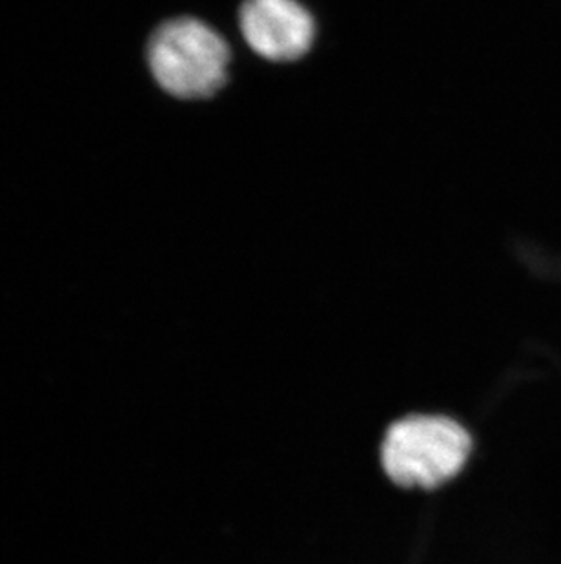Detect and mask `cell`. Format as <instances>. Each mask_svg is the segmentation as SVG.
<instances>
[{
    "label": "cell",
    "instance_id": "1",
    "mask_svg": "<svg viewBox=\"0 0 561 564\" xmlns=\"http://www.w3.org/2000/svg\"><path fill=\"white\" fill-rule=\"evenodd\" d=\"M144 55L161 90L183 101L216 96L227 85L232 61L223 35L196 17H175L160 24Z\"/></svg>",
    "mask_w": 561,
    "mask_h": 564
},
{
    "label": "cell",
    "instance_id": "2",
    "mask_svg": "<svg viewBox=\"0 0 561 564\" xmlns=\"http://www.w3.org/2000/svg\"><path fill=\"white\" fill-rule=\"evenodd\" d=\"M471 446V435L458 422L408 416L388 430L383 466L397 485L436 488L460 474Z\"/></svg>",
    "mask_w": 561,
    "mask_h": 564
},
{
    "label": "cell",
    "instance_id": "3",
    "mask_svg": "<svg viewBox=\"0 0 561 564\" xmlns=\"http://www.w3.org/2000/svg\"><path fill=\"white\" fill-rule=\"evenodd\" d=\"M239 28L254 54L272 63H292L312 50L316 22L299 0H244Z\"/></svg>",
    "mask_w": 561,
    "mask_h": 564
}]
</instances>
